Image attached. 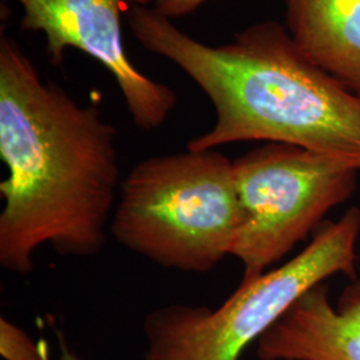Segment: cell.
<instances>
[{"mask_svg":"<svg viewBox=\"0 0 360 360\" xmlns=\"http://www.w3.org/2000/svg\"><path fill=\"white\" fill-rule=\"evenodd\" d=\"M131 34L193 79L215 108V124L187 144L206 151L229 143H285L360 171V96L314 65L287 28L264 20L229 44L207 46L167 18L134 4Z\"/></svg>","mask_w":360,"mask_h":360,"instance_id":"cell-2","label":"cell"},{"mask_svg":"<svg viewBox=\"0 0 360 360\" xmlns=\"http://www.w3.org/2000/svg\"><path fill=\"white\" fill-rule=\"evenodd\" d=\"M117 131L94 104L80 105L43 80L15 39L0 35V266L27 275L34 254L103 250L120 190Z\"/></svg>","mask_w":360,"mask_h":360,"instance_id":"cell-1","label":"cell"},{"mask_svg":"<svg viewBox=\"0 0 360 360\" xmlns=\"http://www.w3.org/2000/svg\"><path fill=\"white\" fill-rule=\"evenodd\" d=\"M22 8L20 30L41 32L52 65H60L67 49H77L115 79L138 129L162 127L178 103L175 91L144 75L123 46L120 13L127 6L153 0H16Z\"/></svg>","mask_w":360,"mask_h":360,"instance_id":"cell-6","label":"cell"},{"mask_svg":"<svg viewBox=\"0 0 360 360\" xmlns=\"http://www.w3.org/2000/svg\"><path fill=\"white\" fill-rule=\"evenodd\" d=\"M285 19L300 52L360 96V0H287Z\"/></svg>","mask_w":360,"mask_h":360,"instance_id":"cell-8","label":"cell"},{"mask_svg":"<svg viewBox=\"0 0 360 360\" xmlns=\"http://www.w3.org/2000/svg\"><path fill=\"white\" fill-rule=\"evenodd\" d=\"M0 354L6 360H49L30 335L4 318L0 319Z\"/></svg>","mask_w":360,"mask_h":360,"instance_id":"cell-9","label":"cell"},{"mask_svg":"<svg viewBox=\"0 0 360 360\" xmlns=\"http://www.w3.org/2000/svg\"><path fill=\"white\" fill-rule=\"evenodd\" d=\"M358 169L306 148L267 143L233 160L242 224L230 255L252 281L321 227L323 218L348 200Z\"/></svg>","mask_w":360,"mask_h":360,"instance_id":"cell-5","label":"cell"},{"mask_svg":"<svg viewBox=\"0 0 360 360\" xmlns=\"http://www.w3.org/2000/svg\"><path fill=\"white\" fill-rule=\"evenodd\" d=\"M260 360H360V279L338 309L324 283L311 288L257 342Z\"/></svg>","mask_w":360,"mask_h":360,"instance_id":"cell-7","label":"cell"},{"mask_svg":"<svg viewBox=\"0 0 360 360\" xmlns=\"http://www.w3.org/2000/svg\"><path fill=\"white\" fill-rule=\"evenodd\" d=\"M210 0H153L154 10L169 20L187 16Z\"/></svg>","mask_w":360,"mask_h":360,"instance_id":"cell-10","label":"cell"},{"mask_svg":"<svg viewBox=\"0 0 360 360\" xmlns=\"http://www.w3.org/2000/svg\"><path fill=\"white\" fill-rule=\"evenodd\" d=\"M242 224L233 162L217 150L144 159L120 184L110 231L168 270L205 274L230 255Z\"/></svg>","mask_w":360,"mask_h":360,"instance_id":"cell-3","label":"cell"},{"mask_svg":"<svg viewBox=\"0 0 360 360\" xmlns=\"http://www.w3.org/2000/svg\"><path fill=\"white\" fill-rule=\"evenodd\" d=\"M60 347H62V354H60V360H84L82 359L77 354H75L71 348L68 347L67 345H65V342L62 340V345H60Z\"/></svg>","mask_w":360,"mask_h":360,"instance_id":"cell-11","label":"cell"},{"mask_svg":"<svg viewBox=\"0 0 360 360\" xmlns=\"http://www.w3.org/2000/svg\"><path fill=\"white\" fill-rule=\"evenodd\" d=\"M360 210L321 226L302 252L242 281L219 309L169 304L144 319L146 360H239L299 297L336 274L355 276Z\"/></svg>","mask_w":360,"mask_h":360,"instance_id":"cell-4","label":"cell"}]
</instances>
